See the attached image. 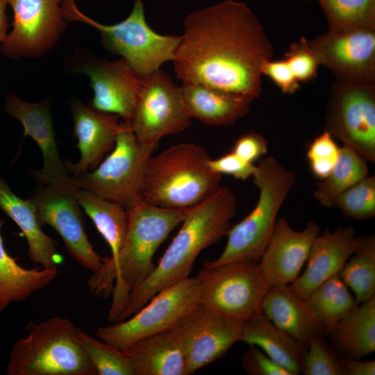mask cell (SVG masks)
Returning a JSON list of instances; mask_svg holds the SVG:
<instances>
[{
	"instance_id": "32",
	"label": "cell",
	"mask_w": 375,
	"mask_h": 375,
	"mask_svg": "<svg viewBox=\"0 0 375 375\" xmlns=\"http://www.w3.org/2000/svg\"><path fill=\"white\" fill-rule=\"evenodd\" d=\"M351 256L338 275L361 303L375 295V236L369 234L358 237Z\"/></svg>"
},
{
	"instance_id": "11",
	"label": "cell",
	"mask_w": 375,
	"mask_h": 375,
	"mask_svg": "<svg viewBox=\"0 0 375 375\" xmlns=\"http://www.w3.org/2000/svg\"><path fill=\"white\" fill-rule=\"evenodd\" d=\"M148 303L126 320L97 328V338L126 351L140 340L169 330L201 303L196 276L163 288Z\"/></svg>"
},
{
	"instance_id": "41",
	"label": "cell",
	"mask_w": 375,
	"mask_h": 375,
	"mask_svg": "<svg viewBox=\"0 0 375 375\" xmlns=\"http://www.w3.org/2000/svg\"><path fill=\"white\" fill-rule=\"evenodd\" d=\"M208 166L212 171L220 175L228 174L240 180L252 176L256 169L253 163L243 160L232 151L218 158H210Z\"/></svg>"
},
{
	"instance_id": "25",
	"label": "cell",
	"mask_w": 375,
	"mask_h": 375,
	"mask_svg": "<svg viewBox=\"0 0 375 375\" xmlns=\"http://www.w3.org/2000/svg\"><path fill=\"white\" fill-rule=\"evenodd\" d=\"M239 341L258 347L292 375L301 374L306 346L275 326L262 312L243 322Z\"/></svg>"
},
{
	"instance_id": "30",
	"label": "cell",
	"mask_w": 375,
	"mask_h": 375,
	"mask_svg": "<svg viewBox=\"0 0 375 375\" xmlns=\"http://www.w3.org/2000/svg\"><path fill=\"white\" fill-rule=\"evenodd\" d=\"M306 301L324 333L359 305L338 274L317 286L310 293Z\"/></svg>"
},
{
	"instance_id": "29",
	"label": "cell",
	"mask_w": 375,
	"mask_h": 375,
	"mask_svg": "<svg viewBox=\"0 0 375 375\" xmlns=\"http://www.w3.org/2000/svg\"><path fill=\"white\" fill-rule=\"evenodd\" d=\"M78 202L108 243L111 260H115L123 244L127 229L128 212L121 205L94 193L78 189Z\"/></svg>"
},
{
	"instance_id": "20",
	"label": "cell",
	"mask_w": 375,
	"mask_h": 375,
	"mask_svg": "<svg viewBox=\"0 0 375 375\" xmlns=\"http://www.w3.org/2000/svg\"><path fill=\"white\" fill-rule=\"evenodd\" d=\"M69 104L81 157L76 163L67 161L65 165L69 174L77 176L94 169L113 149L121 122L118 115L89 108L78 99H72Z\"/></svg>"
},
{
	"instance_id": "19",
	"label": "cell",
	"mask_w": 375,
	"mask_h": 375,
	"mask_svg": "<svg viewBox=\"0 0 375 375\" xmlns=\"http://www.w3.org/2000/svg\"><path fill=\"white\" fill-rule=\"evenodd\" d=\"M5 112L16 118L24 127V136H30L38 145L43 166L30 170L38 183H49L69 177L65 163L60 158L51 117V100L29 103L10 92L6 96Z\"/></svg>"
},
{
	"instance_id": "24",
	"label": "cell",
	"mask_w": 375,
	"mask_h": 375,
	"mask_svg": "<svg viewBox=\"0 0 375 375\" xmlns=\"http://www.w3.org/2000/svg\"><path fill=\"white\" fill-rule=\"evenodd\" d=\"M262 313L275 326L307 346L324 329L310 311L306 300L288 285L269 288L262 303Z\"/></svg>"
},
{
	"instance_id": "38",
	"label": "cell",
	"mask_w": 375,
	"mask_h": 375,
	"mask_svg": "<svg viewBox=\"0 0 375 375\" xmlns=\"http://www.w3.org/2000/svg\"><path fill=\"white\" fill-rule=\"evenodd\" d=\"M299 83L315 79L320 63L310 41L304 37L292 43L284 58Z\"/></svg>"
},
{
	"instance_id": "15",
	"label": "cell",
	"mask_w": 375,
	"mask_h": 375,
	"mask_svg": "<svg viewBox=\"0 0 375 375\" xmlns=\"http://www.w3.org/2000/svg\"><path fill=\"white\" fill-rule=\"evenodd\" d=\"M62 1L8 0L12 29L2 42V53L11 59L34 58L51 49L66 27Z\"/></svg>"
},
{
	"instance_id": "12",
	"label": "cell",
	"mask_w": 375,
	"mask_h": 375,
	"mask_svg": "<svg viewBox=\"0 0 375 375\" xmlns=\"http://www.w3.org/2000/svg\"><path fill=\"white\" fill-rule=\"evenodd\" d=\"M325 131L375 161V81H337L327 102Z\"/></svg>"
},
{
	"instance_id": "3",
	"label": "cell",
	"mask_w": 375,
	"mask_h": 375,
	"mask_svg": "<svg viewBox=\"0 0 375 375\" xmlns=\"http://www.w3.org/2000/svg\"><path fill=\"white\" fill-rule=\"evenodd\" d=\"M235 211V196L225 186L190 207L158 265L128 293L118 322L132 316L163 288L189 277L200 252L226 236Z\"/></svg>"
},
{
	"instance_id": "6",
	"label": "cell",
	"mask_w": 375,
	"mask_h": 375,
	"mask_svg": "<svg viewBox=\"0 0 375 375\" xmlns=\"http://www.w3.org/2000/svg\"><path fill=\"white\" fill-rule=\"evenodd\" d=\"M74 322L53 317L29 322L27 335L16 340L8 356L7 375H97L81 344Z\"/></svg>"
},
{
	"instance_id": "42",
	"label": "cell",
	"mask_w": 375,
	"mask_h": 375,
	"mask_svg": "<svg viewBox=\"0 0 375 375\" xmlns=\"http://www.w3.org/2000/svg\"><path fill=\"white\" fill-rule=\"evenodd\" d=\"M267 151V140L261 134L253 131L241 135L232 150L239 158L251 163L260 159Z\"/></svg>"
},
{
	"instance_id": "33",
	"label": "cell",
	"mask_w": 375,
	"mask_h": 375,
	"mask_svg": "<svg viewBox=\"0 0 375 375\" xmlns=\"http://www.w3.org/2000/svg\"><path fill=\"white\" fill-rule=\"evenodd\" d=\"M328 30L375 29V0H317Z\"/></svg>"
},
{
	"instance_id": "7",
	"label": "cell",
	"mask_w": 375,
	"mask_h": 375,
	"mask_svg": "<svg viewBox=\"0 0 375 375\" xmlns=\"http://www.w3.org/2000/svg\"><path fill=\"white\" fill-rule=\"evenodd\" d=\"M61 10L67 21L88 24L99 31L103 46L122 56L142 80L173 60L181 36L157 33L147 24L142 0H134L129 15L123 21L102 24L83 13L75 0H62Z\"/></svg>"
},
{
	"instance_id": "22",
	"label": "cell",
	"mask_w": 375,
	"mask_h": 375,
	"mask_svg": "<svg viewBox=\"0 0 375 375\" xmlns=\"http://www.w3.org/2000/svg\"><path fill=\"white\" fill-rule=\"evenodd\" d=\"M181 89L190 116L210 126L234 124L249 112L253 100L198 83H183Z\"/></svg>"
},
{
	"instance_id": "17",
	"label": "cell",
	"mask_w": 375,
	"mask_h": 375,
	"mask_svg": "<svg viewBox=\"0 0 375 375\" xmlns=\"http://www.w3.org/2000/svg\"><path fill=\"white\" fill-rule=\"evenodd\" d=\"M74 72L86 74L94 92L91 108L115 114L122 121L131 120L142 80L123 59L108 61L95 58H78Z\"/></svg>"
},
{
	"instance_id": "45",
	"label": "cell",
	"mask_w": 375,
	"mask_h": 375,
	"mask_svg": "<svg viewBox=\"0 0 375 375\" xmlns=\"http://www.w3.org/2000/svg\"><path fill=\"white\" fill-rule=\"evenodd\" d=\"M308 1H310V0H308Z\"/></svg>"
},
{
	"instance_id": "31",
	"label": "cell",
	"mask_w": 375,
	"mask_h": 375,
	"mask_svg": "<svg viewBox=\"0 0 375 375\" xmlns=\"http://www.w3.org/2000/svg\"><path fill=\"white\" fill-rule=\"evenodd\" d=\"M368 175L367 161L352 149L343 145L331 173L316 184L315 199L322 206L331 208L342 192Z\"/></svg>"
},
{
	"instance_id": "27",
	"label": "cell",
	"mask_w": 375,
	"mask_h": 375,
	"mask_svg": "<svg viewBox=\"0 0 375 375\" xmlns=\"http://www.w3.org/2000/svg\"><path fill=\"white\" fill-rule=\"evenodd\" d=\"M0 219V312L10 303L25 301L49 285L57 276L58 268L27 269L7 251L1 235L6 224Z\"/></svg>"
},
{
	"instance_id": "10",
	"label": "cell",
	"mask_w": 375,
	"mask_h": 375,
	"mask_svg": "<svg viewBox=\"0 0 375 375\" xmlns=\"http://www.w3.org/2000/svg\"><path fill=\"white\" fill-rule=\"evenodd\" d=\"M78 189L71 175L62 180L38 183L28 199L34 207L39 224L53 228L73 259L94 274L102 267L103 257L94 251L85 233L77 199Z\"/></svg>"
},
{
	"instance_id": "40",
	"label": "cell",
	"mask_w": 375,
	"mask_h": 375,
	"mask_svg": "<svg viewBox=\"0 0 375 375\" xmlns=\"http://www.w3.org/2000/svg\"><path fill=\"white\" fill-rule=\"evenodd\" d=\"M262 74L269 77L284 94H294L300 88V83L283 58L266 61L262 67Z\"/></svg>"
},
{
	"instance_id": "1",
	"label": "cell",
	"mask_w": 375,
	"mask_h": 375,
	"mask_svg": "<svg viewBox=\"0 0 375 375\" xmlns=\"http://www.w3.org/2000/svg\"><path fill=\"white\" fill-rule=\"evenodd\" d=\"M173 58L176 77L253 99L262 88V67L274 49L244 2L223 0L188 14Z\"/></svg>"
},
{
	"instance_id": "39",
	"label": "cell",
	"mask_w": 375,
	"mask_h": 375,
	"mask_svg": "<svg viewBox=\"0 0 375 375\" xmlns=\"http://www.w3.org/2000/svg\"><path fill=\"white\" fill-rule=\"evenodd\" d=\"M242 365L246 373L251 375H292L253 344H249L244 352Z\"/></svg>"
},
{
	"instance_id": "9",
	"label": "cell",
	"mask_w": 375,
	"mask_h": 375,
	"mask_svg": "<svg viewBox=\"0 0 375 375\" xmlns=\"http://www.w3.org/2000/svg\"><path fill=\"white\" fill-rule=\"evenodd\" d=\"M203 265L196 276L201 303L243 322L262 312V303L270 287L258 262Z\"/></svg>"
},
{
	"instance_id": "28",
	"label": "cell",
	"mask_w": 375,
	"mask_h": 375,
	"mask_svg": "<svg viewBox=\"0 0 375 375\" xmlns=\"http://www.w3.org/2000/svg\"><path fill=\"white\" fill-rule=\"evenodd\" d=\"M344 356L360 359L375 351V295L325 332Z\"/></svg>"
},
{
	"instance_id": "21",
	"label": "cell",
	"mask_w": 375,
	"mask_h": 375,
	"mask_svg": "<svg viewBox=\"0 0 375 375\" xmlns=\"http://www.w3.org/2000/svg\"><path fill=\"white\" fill-rule=\"evenodd\" d=\"M358 236L351 226L329 228L314 239L307 259L306 269L291 284V290L306 300L319 285L338 274L347 260L354 253Z\"/></svg>"
},
{
	"instance_id": "18",
	"label": "cell",
	"mask_w": 375,
	"mask_h": 375,
	"mask_svg": "<svg viewBox=\"0 0 375 375\" xmlns=\"http://www.w3.org/2000/svg\"><path fill=\"white\" fill-rule=\"evenodd\" d=\"M319 226L308 221L300 231L294 230L283 217L277 219L267 246L260 259L262 274L271 287L291 284L306 262Z\"/></svg>"
},
{
	"instance_id": "8",
	"label": "cell",
	"mask_w": 375,
	"mask_h": 375,
	"mask_svg": "<svg viewBox=\"0 0 375 375\" xmlns=\"http://www.w3.org/2000/svg\"><path fill=\"white\" fill-rule=\"evenodd\" d=\"M157 146L138 144L129 124L121 121L110 154L92 171L74 176L78 188L122 206L126 210L143 201L149 161Z\"/></svg>"
},
{
	"instance_id": "43",
	"label": "cell",
	"mask_w": 375,
	"mask_h": 375,
	"mask_svg": "<svg viewBox=\"0 0 375 375\" xmlns=\"http://www.w3.org/2000/svg\"><path fill=\"white\" fill-rule=\"evenodd\" d=\"M346 375H374L375 361H360L359 359L340 356Z\"/></svg>"
},
{
	"instance_id": "34",
	"label": "cell",
	"mask_w": 375,
	"mask_h": 375,
	"mask_svg": "<svg viewBox=\"0 0 375 375\" xmlns=\"http://www.w3.org/2000/svg\"><path fill=\"white\" fill-rule=\"evenodd\" d=\"M77 337L93 364L97 375H135L126 351L120 350L76 328Z\"/></svg>"
},
{
	"instance_id": "26",
	"label": "cell",
	"mask_w": 375,
	"mask_h": 375,
	"mask_svg": "<svg viewBox=\"0 0 375 375\" xmlns=\"http://www.w3.org/2000/svg\"><path fill=\"white\" fill-rule=\"evenodd\" d=\"M126 351L135 375H188L183 351L169 330L140 340Z\"/></svg>"
},
{
	"instance_id": "2",
	"label": "cell",
	"mask_w": 375,
	"mask_h": 375,
	"mask_svg": "<svg viewBox=\"0 0 375 375\" xmlns=\"http://www.w3.org/2000/svg\"><path fill=\"white\" fill-rule=\"evenodd\" d=\"M190 208H164L142 201L127 210L126 233L117 258L103 257L102 267L88 281L92 295H112L110 322H118L128 293L153 272L154 253Z\"/></svg>"
},
{
	"instance_id": "23",
	"label": "cell",
	"mask_w": 375,
	"mask_h": 375,
	"mask_svg": "<svg viewBox=\"0 0 375 375\" xmlns=\"http://www.w3.org/2000/svg\"><path fill=\"white\" fill-rule=\"evenodd\" d=\"M0 209L19 228L28 244L31 261L43 268H58L60 256L57 241L46 234L39 224L31 201L18 197L0 176Z\"/></svg>"
},
{
	"instance_id": "16",
	"label": "cell",
	"mask_w": 375,
	"mask_h": 375,
	"mask_svg": "<svg viewBox=\"0 0 375 375\" xmlns=\"http://www.w3.org/2000/svg\"><path fill=\"white\" fill-rule=\"evenodd\" d=\"M309 41L335 80L375 81V29L328 30Z\"/></svg>"
},
{
	"instance_id": "5",
	"label": "cell",
	"mask_w": 375,
	"mask_h": 375,
	"mask_svg": "<svg viewBox=\"0 0 375 375\" xmlns=\"http://www.w3.org/2000/svg\"><path fill=\"white\" fill-rule=\"evenodd\" d=\"M259 190L254 208L231 226L221 255L203 264L216 266L230 262H258L272 235L278 211L296 182V172L272 156L260 159L252 175Z\"/></svg>"
},
{
	"instance_id": "37",
	"label": "cell",
	"mask_w": 375,
	"mask_h": 375,
	"mask_svg": "<svg viewBox=\"0 0 375 375\" xmlns=\"http://www.w3.org/2000/svg\"><path fill=\"white\" fill-rule=\"evenodd\" d=\"M340 147L335 138L326 131L315 138L308 146L306 156L312 174L324 179L335 167Z\"/></svg>"
},
{
	"instance_id": "14",
	"label": "cell",
	"mask_w": 375,
	"mask_h": 375,
	"mask_svg": "<svg viewBox=\"0 0 375 375\" xmlns=\"http://www.w3.org/2000/svg\"><path fill=\"white\" fill-rule=\"evenodd\" d=\"M243 322L200 303L169 331L183 351L188 374L226 354L240 340Z\"/></svg>"
},
{
	"instance_id": "36",
	"label": "cell",
	"mask_w": 375,
	"mask_h": 375,
	"mask_svg": "<svg viewBox=\"0 0 375 375\" xmlns=\"http://www.w3.org/2000/svg\"><path fill=\"white\" fill-rule=\"evenodd\" d=\"M301 373L304 375H346L333 345L328 344L325 334L313 336L304 352Z\"/></svg>"
},
{
	"instance_id": "44",
	"label": "cell",
	"mask_w": 375,
	"mask_h": 375,
	"mask_svg": "<svg viewBox=\"0 0 375 375\" xmlns=\"http://www.w3.org/2000/svg\"><path fill=\"white\" fill-rule=\"evenodd\" d=\"M8 0H0V43H2L7 36L8 18L6 14Z\"/></svg>"
},
{
	"instance_id": "35",
	"label": "cell",
	"mask_w": 375,
	"mask_h": 375,
	"mask_svg": "<svg viewBox=\"0 0 375 375\" xmlns=\"http://www.w3.org/2000/svg\"><path fill=\"white\" fill-rule=\"evenodd\" d=\"M334 206L345 217L365 220L375 216V176H367L335 199Z\"/></svg>"
},
{
	"instance_id": "13",
	"label": "cell",
	"mask_w": 375,
	"mask_h": 375,
	"mask_svg": "<svg viewBox=\"0 0 375 375\" xmlns=\"http://www.w3.org/2000/svg\"><path fill=\"white\" fill-rule=\"evenodd\" d=\"M191 119L181 87L159 69L142 80L134 113L128 124L138 144L158 146L162 138L188 128Z\"/></svg>"
},
{
	"instance_id": "4",
	"label": "cell",
	"mask_w": 375,
	"mask_h": 375,
	"mask_svg": "<svg viewBox=\"0 0 375 375\" xmlns=\"http://www.w3.org/2000/svg\"><path fill=\"white\" fill-rule=\"evenodd\" d=\"M211 158L192 143L174 145L151 156L142 191L143 201L169 209L192 207L213 194L221 175L208 166Z\"/></svg>"
}]
</instances>
